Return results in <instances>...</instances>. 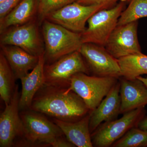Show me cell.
<instances>
[{"mask_svg": "<svg viewBox=\"0 0 147 147\" xmlns=\"http://www.w3.org/2000/svg\"><path fill=\"white\" fill-rule=\"evenodd\" d=\"M30 109L67 121H75L90 113L84 100L68 87L45 84L35 96Z\"/></svg>", "mask_w": 147, "mask_h": 147, "instance_id": "cell-1", "label": "cell"}, {"mask_svg": "<svg viewBox=\"0 0 147 147\" xmlns=\"http://www.w3.org/2000/svg\"><path fill=\"white\" fill-rule=\"evenodd\" d=\"M40 24L45 46V64L52 63L80 50L83 43L81 33L71 31L46 19Z\"/></svg>", "mask_w": 147, "mask_h": 147, "instance_id": "cell-2", "label": "cell"}, {"mask_svg": "<svg viewBox=\"0 0 147 147\" xmlns=\"http://www.w3.org/2000/svg\"><path fill=\"white\" fill-rule=\"evenodd\" d=\"M31 111L20 115L23 122V134L22 141L18 146H51L56 138L64 135L56 123L37 112Z\"/></svg>", "mask_w": 147, "mask_h": 147, "instance_id": "cell-3", "label": "cell"}, {"mask_svg": "<svg viewBox=\"0 0 147 147\" xmlns=\"http://www.w3.org/2000/svg\"><path fill=\"white\" fill-rule=\"evenodd\" d=\"M119 79L79 73L71 77L68 89L82 98L90 112L98 107Z\"/></svg>", "mask_w": 147, "mask_h": 147, "instance_id": "cell-4", "label": "cell"}, {"mask_svg": "<svg viewBox=\"0 0 147 147\" xmlns=\"http://www.w3.org/2000/svg\"><path fill=\"white\" fill-rule=\"evenodd\" d=\"M126 1L119 2L113 7L98 11L88 20V26L82 34L83 43L90 42L105 46L124 10Z\"/></svg>", "mask_w": 147, "mask_h": 147, "instance_id": "cell-5", "label": "cell"}, {"mask_svg": "<svg viewBox=\"0 0 147 147\" xmlns=\"http://www.w3.org/2000/svg\"><path fill=\"white\" fill-rule=\"evenodd\" d=\"M146 114L145 107H141L125 113L118 119L101 123L91 134L93 147H112L130 129L137 127Z\"/></svg>", "mask_w": 147, "mask_h": 147, "instance_id": "cell-6", "label": "cell"}, {"mask_svg": "<svg viewBox=\"0 0 147 147\" xmlns=\"http://www.w3.org/2000/svg\"><path fill=\"white\" fill-rule=\"evenodd\" d=\"M39 24L37 17L26 24L6 29L1 33L0 45L17 46L32 55L39 57L45 52Z\"/></svg>", "mask_w": 147, "mask_h": 147, "instance_id": "cell-7", "label": "cell"}, {"mask_svg": "<svg viewBox=\"0 0 147 147\" xmlns=\"http://www.w3.org/2000/svg\"><path fill=\"white\" fill-rule=\"evenodd\" d=\"M79 73L89 75L90 72L83 56L76 51L52 63L45 64L44 84L68 87L71 77Z\"/></svg>", "mask_w": 147, "mask_h": 147, "instance_id": "cell-8", "label": "cell"}, {"mask_svg": "<svg viewBox=\"0 0 147 147\" xmlns=\"http://www.w3.org/2000/svg\"><path fill=\"white\" fill-rule=\"evenodd\" d=\"M105 9L108 8L102 5H83L75 1L50 13L45 19L82 34L86 29L89 19L98 11Z\"/></svg>", "mask_w": 147, "mask_h": 147, "instance_id": "cell-9", "label": "cell"}, {"mask_svg": "<svg viewBox=\"0 0 147 147\" xmlns=\"http://www.w3.org/2000/svg\"><path fill=\"white\" fill-rule=\"evenodd\" d=\"M79 52L88 66L90 72L101 77H121L117 59L106 50L104 46L90 42L82 44Z\"/></svg>", "mask_w": 147, "mask_h": 147, "instance_id": "cell-10", "label": "cell"}, {"mask_svg": "<svg viewBox=\"0 0 147 147\" xmlns=\"http://www.w3.org/2000/svg\"><path fill=\"white\" fill-rule=\"evenodd\" d=\"M138 21L117 26L110 35L105 45L110 55L120 59L142 53L137 35Z\"/></svg>", "mask_w": 147, "mask_h": 147, "instance_id": "cell-11", "label": "cell"}, {"mask_svg": "<svg viewBox=\"0 0 147 147\" xmlns=\"http://www.w3.org/2000/svg\"><path fill=\"white\" fill-rule=\"evenodd\" d=\"M20 94L16 85L10 102L5 105L0 115V147H11L15 145L16 139L23 134V124L19 114Z\"/></svg>", "mask_w": 147, "mask_h": 147, "instance_id": "cell-12", "label": "cell"}, {"mask_svg": "<svg viewBox=\"0 0 147 147\" xmlns=\"http://www.w3.org/2000/svg\"><path fill=\"white\" fill-rule=\"evenodd\" d=\"M120 87L118 81L98 107L90 112L89 127L91 134L101 123L116 119L120 114Z\"/></svg>", "mask_w": 147, "mask_h": 147, "instance_id": "cell-13", "label": "cell"}, {"mask_svg": "<svg viewBox=\"0 0 147 147\" xmlns=\"http://www.w3.org/2000/svg\"><path fill=\"white\" fill-rule=\"evenodd\" d=\"M120 114H124L147 105V88L137 79L128 80L120 77Z\"/></svg>", "mask_w": 147, "mask_h": 147, "instance_id": "cell-14", "label": "cell"}, {"mask_svg": "<svg viewBox=\"0 0 147 147\" xmlns=\"http://www.w3.org/2000/svg\"><path fill=\"white\" fill-rule=\"evenodd\" d=\"M44 53L39 56L37 64L30 72L20 79L22 90L19 101L20 110L30 109L37 92L44 84Z\"/></svg>", "mask_w": 147, "mask_h": 147, "instance_id": "cell-15", "label": "cell"}, {"mask_svg": "<svg viewBox=\"0 0 147 147\" xmlns=\"http://www.w3.org/2000/svg\"><path fill=\"white\" fill-rule=\"evenodd\" d=\"M90 113L75 121H67L55 119L54 122L59 127L66 139L78 147H92L90 131Z\"/></svg>", "mask_w": 147, "mask_h": 147, "instance_id": "cell-16", "label": "cell"}, {"mask_svg": "<svg viewBox=\"0 0 147 147\" xmlns=\"http://www.w3.org/2000/svg\"><path fill=\"white\" fill-rule=\"evenodd\" d=\"M1 52L8 61L16 79H20L27 75L35 67L39 60V57L13 45H1Z\"/></svg>", "mask_w": 147, "mask_h": 147, "instance_id": "cell-17", "label": "cell"}, {"mask_svg": "<svg viewBox=\"0 0 147 147\" xmlns=\"http://www.w3.org/2000/svg\"><path fill=\"white\" fill-rule=\"evenodd\" d=\"M36 0H22L6 15L0 18V33L10 27L20 26L37 17Z\"/></svg>", "mask_w": 147, "mask_h": 147, "instance_id": "cell-18", "label": "cell"}, {"mask_svg": "<svg viewBox=\"0 0 147 147\" xmlns=\"http://www.w3.org/2000/svg\"><path fill=\"white\" fill-rule=\"evenodd\" d=\"M121 77L134 80L144 74H147V55L142 53L128 55L118 59Z\"/></svg>", "mask_w": 147, "mask_h": 147, "instance_id": "cell-19", "label": "cell"}, {"mask_svg": "<svg viewBox=\"0 0 147 147\" xmlns=\"http://www.w3.org/2000/svg\"><path fill=\"white\" fill-rule=\"evenodd\" d=\"M14 74L8 61L0 52V96L5 105L10 102L15 90Z\"/></svg>", "mask_w": 147, "mask_h": 147, "instance_id": "cell-20", "label": "cell"}, {"mask_svg": "<svg viewBox=\"0 0 147 147\" xmlns=\"http://www.w3.org/2000/svg\"><path fill=\"white\" fill-rule=\"evenodd\" d=\"M145 17H147V0H131L122 12L117 26L138 21Z\"/></svg>", "mask_w": 147, "mask_h": 147, "instance_id": "cell-21", "label": "cell"}, {"mask_svg": "<svg viewBox=\"0 0 147 147\" xmlns=\"http://www.w3.org/2000/svg\"><path fill=\"white\" fill-rule=\"evenodd\" d=\"M113 147H147V131L137 127L130 129L121 138L116 141Z\"/></svg>", "mask_w": 147, "mask_h": 147, "instance_id": "cell-22", "label": "cell"}, {"mask_svg": "<svg viewBox=\"0 0 147 147\" xmlns=\"http://www.w3.org/2000/svg\"><path fill=\"white\" fill-rule=\"evenodd\" d=\"M76 0H38V10L37 17L41 24L45 17L53 11Z\"/></svg>", "mask_w": 147, "mask_h": 147, "instance_id": "cell-23", "label": "cell"}, {"mask_svg": "<svg viewBox=\"0 0 147 147\" xmlns=\"http://www.w3.org/2000/svg\"><path fill=\"white\" fill-rule=\"evenodd\" d=\"M121 1L123 0H76V2L85 5H104L109 9L115 5L119 1ZM125 1H127V0Z\"/></svg>", "mask_w": 147, "mask_h": 147, "instance_id": "cell-24", "label": "cell"}, {"mask_svg": "<svg viewBox=\"0 0 147 147\" xmlns=\"http://www.w3.org/2000/svg\"><path fill=\"white\" fill-rule=\"evenodd\" d=\"M21 0H5L0 3V18H2L14 8Z\"/></svg>", "mask_w": 147, "mask_h": 147, "instance_id": "cell-25", "label": "cell"}, {"mask_svg": "<svg viewBox=\"0 0 147 147\" xmlns=\"http://www.w3.org/2000/svg\"><path fill=\"white\" fill-rule=\"evenodd\" d=\"M53 147H75L73 144L69 142L66 139H64L62 136L57 137L51 145Z\"/></svg>", "mask_w": 147, "mask_h": 147, "instance_id": "cell-26", "label": "cell"}, {"mask_svg": "<svg viewBox=\"0 0 147 147\" xmlns=\"http://www.w3.org/2000/svg\"><path fill=\"white\" fill-rule=\"evenodd\" d=\"M138 127L143 130L147 131V117H145L140 121L138 124Z\"/></svg>", "mask_w": 147, "mask_h": 147, "instance_id": "cell-27", "label": "cell"}, {"mask_svg": "<svg viewBox=\"0 0 147 147\" xmlns=\"http://www.w3.org/2000/svg\"><path fill=\"white\" fill-rule=\"evenodd\" d=\"M137 79H139L142 81L147 88V77H144L142 76H139L137 77Z\"/></svg>", "mask_w": 147, "mask_h": 147, "instance_id": "cell-28", "label": "cell"}, {"mask_svg": "<svg viewBox=\"0 0 147 147\" xmlns=\"http://www.w3.org/2000/svg\"><path fill=\"white\" fill-rule=\"evenodd\" d=\"M4 1H5V0H0V3Z\"/></svg>", "mask_w": 147, "mask_h": 147, "instance_id": "cell-29", "label": "cell"}, {"mask_svg": "<svg viewBox=\"0 0 147 147\" xmlns=\"http://www.w3.org/2000/svg\"><path fill=\"white\" fill-rule=\"evenodd\" d=\"M131 0H127V2H129Z\"/></svg>", "mask_w": 147, "mask_h": 147, "instance_id": "cell-30", "label": "cell"}]
</instances>
